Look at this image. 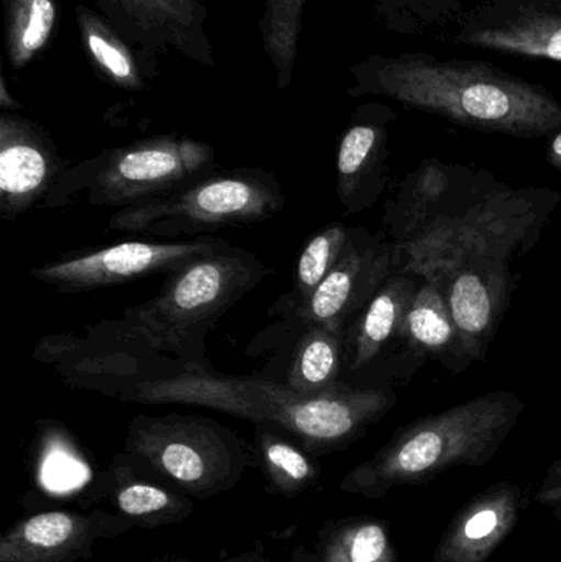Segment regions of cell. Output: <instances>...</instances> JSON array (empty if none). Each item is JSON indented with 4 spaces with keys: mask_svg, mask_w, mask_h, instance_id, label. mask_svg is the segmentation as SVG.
<instances>
[{
    "mask_svg": "<svg viewBox=\"0 0 561 562\" xmlns=\"http://www.w3.org/2000/svg\"><path fill=\"white\" fill-rule=\"evenodd\" d=\"M523 412L510 393H491L399 429L369 461L352 469L339 488L379 501L389 492L422 485L460 465L487 464Z\"/></svg>",
    "mask_w": 561,
    "mask_h": 562,
    "instance_id": "3",
    "label": "cell"
},
{
    "mask_svg": "<svg viewBox=\"0 0 561 562\" xmlns=\"http://www.w3.org/2000/svg\"><path fill=\"white\" fill-rule=\"evenodd\" d=\"M124 452L198 501L233 491L253 462L239 436L194 416H137Z\"/></svg>",
    "mask_w": 561,
    "mask_h": 562,
    "instance_id": "5",
    "label": "cell"
},
{
    "mask_svg": "<svg viewBox=\"0 0 561 562\" xmlns=\"http://www.w3.org/2000/svg\"><path fill=\"white\" fill-rule=\"evenodd\" d=\"M56 154L36 125L0 115V214L15 220L43 196L56 173Z\"/></svg>",
    "mask_w": 561,
    "mask_h": 562,
    "instance_id": "13",
    "label": "cell"
},
{
    "mask_svg": "<svg viewBox=\"0 0 561 562\" xmlns=\"http://www.w3.org/2000/svg\"><path fill=\"white\" fill-rule=\"evenodd\" d=\"M256 426L254 462L266 477L269 494L295 498L318 484L322 465L315 456L285 438L277 426Z\"/></svg>",
    "mask_w": 561,
    "mask_h": 562,
    "instance_id": "17",
    "label": "cell"
},
{
    "mask_svg": "<svg viewBox=\"0 0 561 562\" xmlns=\"http://www.w3.org/2000/svg\"><path fill=\"white\" fill-rule=\"evenodd\" d=\"M527 507L529 495L520 485H491L455 515L435 548L434 562H486Z\"/></svg>",
    "mask_w": 561,
    "mask_h": 562,
    "instance_id": "12",
    "label": "cell"
},
{
    "mask_svg": "<svg viewBox=\"0 0 561 562\" xmlns=\"http://www.w3.org/2000/svg\"><path fill=\"white\" fill-rule=\"evenodd\" d=\"M224 562H277L269 560V558L260 557L257 553H244L240 557L233 558V560H227ZM295 562H313L312 554L306 553L305 550H299L295 553Z\"/></svg>",
    "mask_w": 561,
    "mask_h": 562,
    "instance_id": "28",
    "label": "cell"
},
{
    "mask_svg": "<svg viewBox=\"0 0 561 562\" xmlns=\"http://www.w3.org/2000/svg\"><path fill=\"white\" fill-rule=\"evenodd\" d=\"M552 508H553V512H552L553 517H556L557 520H559L561 524V505H557V507H552Z\"/></svg>",
    "mask_w": 561,
    "mask_h": 562,
    "instance_id": "32",
    "label": "cell"
},
{
    "mask_svg": "<svg viewBox=\"0 0 561 562\" xmlns=\"http://www.w3.org/2000/svg\"><path fill=\"white\" fill-rule=\"evenodd\" d=\"M458 42L509 55L561 61V13L519 10L461 33Z\"/></svg>",
    "mask_w": 561,
    "mask_h": 562,
    "instance_id": "16",
    "label": "cell"
},
{
    "mask_svg": "<svg viewBox=\"0 0 561 562\" xmlns=\"http://www.w3.org/2000/svg\"><path fill=\"white\" fill-rule=\"evenodd\" d=\"M306 2L308 0H266L263 5L260 36L279 89L292 82Z\"/></svg>",
    "mask_w": 561,
    "mask_h": 562,
    "instance_id": "23",
    "label": "cell"
},
{
    "mask_svg": "<svg viewBox=\"0 0 561 562\" xmlns=\"http://www.w3.org/2000/svg\"><path fill=\"white\" fill-rule=\"evenodd\" d=\"M560 9H561V0H560Z\"/></svg>",
    "mask_w": 561,
    "mask_h": 562,
    "instance_id": "33",
    "label": "cell"
},
{
    "mask_svg": "<svg viewBox=\"0 0 561 562\" xmlns=\"http://www.w3.org/2000/svg\"><path fill=\"white\" fill-rule=\"evenodd\" d=\"M547 481L561 482V461H557L547 472Z\"/></svg>",
    "mask_w": 561,
    "mask_h": 562,
    "instance_id": "30",
    "label": "cell"
},
{
    "mask_svg": "<svg viewBox=\"0 0 561 562\" xmlns=\"http://www.w3.org/2000/svg\"><path fill=\"white\" fill-rule=\"evenodd\" d=\"M391 262L388 250L359 249L355 240H349L335 269L308 300L299 303L296 314L306 326L343 330L348 317L381 290Z\"/></svg>",
    "mask_w": 561,
    "mask_h": 562,
    "instance_id": "14",
    "label": "cell"
},
{
    "mask_svg": "<svg viewBox=\"0 0 561 562\" xmlns=\"http://www.w3.org/2000/svg\"><path fill=\"white\" fill-rule=\"evenodd\" d=\"M145 465L124 452L117 456L102 479L108 501L117 515L134 527L161 528L180 525L191 517L194 502Z\"/></svg>",
    "mask_w": 561,
    "mask_h": 562,
    "instance_id": "15",
    "label": "cell"
},
{
    "mask_svg": "<svg viewBox=\"0 0 561 562\" xmlns=\"http://www.w3.org/2000/svg\"><path fill=\"white\" fill-rule=\"evenodd\" d=\"M384 135L375 125H352L338 151V194L348 210H356L362 184L378 164Z\"/></svg>",
    "mask_w": 561,
    "mask_h": 562,
    "instance_id": "25",
    "label": "cell"
},
{
    "mask_svg": "<svg viewBox=\"0 0 561 562\" xmlns=\"http://www.w3.org/2000/svg\"><path fill=\"white\" fill-rule=\"evenodd\" d=\"M56 0H5L7 56L13 68L29 65L56 25Z\"/></svg>",
    "mask_w": 561,
    "mask_h": 562,
    "instance_id": "24",
    "label": "cell"
},
{
    "mask_svg": "<svg viewBox=\"0 0 561 562\" xmlns=\"http://www.w3.org/2000/svg\"><path fill=\"white\" fill-rule=\"evenodd\" d=\"M371 68L372 92L467 127L516 137L561 127V105L549 92L487 63L399 56L375 59Z\"/></svg>",
    "mask_w": 561,
    "mask_h": 562,
    "instance_id": "2",
    "label": "cell"
},
{
    "mask_svg": "<svg viewBox=\"0 0 561 562\" xmlns=\"http://www.w3.org/2000/svg\"><path fill=\"white\" fill-rule=\"evenodd\" d=\"M313 562H399L391 527L378 518L329 521L318 535Z\"/></svg>",
    "mask_w": 561,
    "mask_h": 562,
    "instance_id": "19",
    "label": "cell"
},
{
    "mask_svg": "<svg viewBox=\"0 0 561 562\" xmlns=\"http://www.w3.org/2000/svg\"><path fill=\"white\" fill-rule=\"evenodd\" d=\"M124 398L204 406L256 425L277 426L315 458L348 448L392 405L388 393L379 390L335 383L305 395L267 380L229 379L198 369L134 383Z\"/></svg>",
    "mask_w": 561,
    "mask_h": 562,
    "instance_id": "1",
    "label": "cell"
},
{
    "mask_svg": "<svg viewBox=\"0 0 561 562\" xmlns=\"http://www.w3.org/2000/svg\"><path fill=\"white\" fill-rule=\"evenodd\" d=\"M536 498L537 502L549 505V507L561 505V482L547 481L546 484L540 487V491L537 492Z\"/></svg>",
    "mask_w": 561,
    "mask_h": 562,
    "instance_id": "27",
    "label": "cell"
},
{
    "mask_svg": "<svg viewBox=\"0 0 561 562\" xmlns=\"http://www.w3.org/2000/svg\"><path fill=\"white\" fill-rule=\"evenodd\" d=\"M223 244V240L216 239L190 243L131 240L45 263L32 270V277L66 293L99 290L147 279L158 273L168 276L191 260L220 249Z\"/></svg>",
    "mask_w": 561,
    "mask_h": 562,
    "instance_id": "8",
    "label": "cell"
},
{
    "mask_svg": "<svg viewBox=\"0 0 561 562\" xmlns=\"http://www.w3.org/2000/svg\"><path fill=\"white\" fill-rule=\"evenodd\" d=\"M134 525L121 515L52 510L16 521L0 540V562H78L96 543L121 537Z\"/></svg>",
    "mask_w": 561,
    "mask_h": 562,
    "instance_id": "9",
    "label": "cell"
},
{
    "mask_svg": "<svg viewBox=\"0 0 561 562\" xmlns=\"http://www.w3.org/2000/svg\"><path fill=\"white\" fill-rule=\"evenodd\" d=\"M109 23L148 52H177L191 61L214 66L207 13L200 0H98Z\"/></svg>",
    "mask_w": 561,
    "mask_h": 562,
    "instance_id": "10",
    "label": "cell"
},
{
    "mask_svg": "<svg viewBox=\"0 0 561 562\" xmlns=\"http://www.w3.org/2000/svg\"><path fill=\"white\" fill-rule=\"evenodd\" d=\"M417 290L415 281L391 279L372 296L352 337V370L368 366L392 337L402 336L405 316Z\"/></svg>",
    "mask_w": 561,
    "mask_h": 562,
    "instance_id": "18",
    "label": "cell"
},
{
    "mask_svg": "<svg viewBox=\"0 0 561 562\" xmlns=\"http://www.w3.org/2000/svg\"><path fill=\"white\" fill-rule=\"evenodd\" d=\"M152 562H191L183 557H175V554H167V557L158 558V560Z\"/></svg>",
    "mask_w": 561,
    "mask_h": 562,
    "instance_id": "31",
    "label": "cell"
},
{
    "mask_svg": "<svg viewBox=\"0 0 561 562\" xmlns=\"http://www.w3.org/2000/svg\"><path fill=\"white\" fill-rule=\"evenodd\" d=\"M550 164L553 167L559 168L561 170V131L553 138L552 144H550L549 151Z\"/></svg>",
    "mask_w": 561,
    "mask_h": 562,
    "instance_id": "29",
    "label": "cell"
},
{
    "mask_svg": "<svg viewBox=\"0 0 561 562\" xmlns=\"http://www.w3.org/2000/svg\"><path fill=\"white\" fill-rule=\"evenodd\" d=\"M349 240L351 237L348 229L341 224H332L308 240L296 263V293L300 303L308 300L335 269Z\"/></svg>",
    "mask_w": 561,
    "mask_h": 562,
    "instance_id": "26",
    "label": "cell"
},
{
    "mask_svg": "<svg viewBox=\"0 0 561 562\" xmlns=\"http://www.w3.org/2000/svg\"><path fill=\"white\" fill-rule=\"evenodd\" d=\"M214 150L188 137L148 138L109 154L94 178L91 200L108 206H132L181 190L213 167Z\"/></svg>",
    "mask_w": 561,
    "mask_h": 562,
    "instance_id": "7",
    "label": "cell"
},
{
    "mask_svg": "<svg viewBox=\"0 0 561 562\" xmlns=\"http://www.w3.org/2000/svg\"><path fill=\"white\" fill-rule=\"evenodd\" d=\"M82 45L96 68L112 82L124 89H141L144 79L134 53L124 36L88 7H76Z\"/></svg>",
    "mask_w": 561,
    "mask_h": 562,
    "instance_id": "20",
    "label": "cell"
},
{
    "mask_svg": "<svg viewBox=\"0 0 561 562\" xmlns=\"http://www.w3.org/2000/svg\"><path fill=\"white\" fill-rule=\"evenodd\" d=\"M282 206L283 194L273 178L257 171H234L122 207L109 227L122 233L177 236L257 223Z\"/></svg>",
    "mask_w": 561,
    "mask_h": 562,
    "instance_id": "6",
    "label": "cell"
},
{
    "mask_svg": "<svg viewBox=\"0 0 561 562\" xmlns=\"http://www.w3.org/2000/svg\"><path fill=\"white\" fill-rule=\"evenodd\" d=\"M424 267L447 277L445 296L457 327L460 350L480 357L503 310L506 273L497 267L481 269L464 252L461 256H424Z\"/></svg>",
    "mask_w": 561,
    "mask_h": 562,
    "instance_id": "11",
    "label": "cell"
},
{
    "mask_svg": "<svg viewBox=\"0 0 561 562\" xmlns=\"http://www.w3.org/2000/svg\"><path fill=\"white\" fill-rule=\"evenodd\" d=\"M246 250L223 244L168 273L157 296L125 311L124 329L158 352L184 356L191 339L220 319L266 277Z\"/></svg>",
    "mask_w": 561,
    "mask_h": 562,
    "instance_id": "4",
    "label": "cell"
},
{
    "mask_svg": "<svg viewBox=\"0 0 561 562\" xmlns=\"http://www.w3.org/2000/svg\"><path fill=\"white\" fill-rule=\"evenodd\" d=\"M343 330L308 326L296 346L287 385L299 393H318L335 385L341 369Z\"/></svg>",
    "mask_w": 561,
    "mask_h": 562,
    "instance_id": "21",
    "label": "cell"
},
{
    "mask_svg": "<svg viewBox=\"0 0 561 562\" xmlns=\"http://www.w3.org/2000/svg\"><path fill=\"white\" fill-rule=\"evenodd\" d=\"M427 277V283L418 288L408 307L402 336L407 337L412 347L427 352L460 349L445 290L438 279Z\"/></svg>",
    "mask_w": 561,
    "mask_h": 562,
    "instance_id": "22",
    "label": "cell"
}]
</instances>
